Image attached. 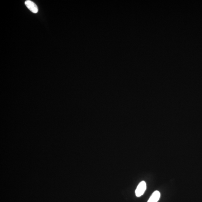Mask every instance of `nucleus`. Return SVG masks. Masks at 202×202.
<instances>
[{"label":"nucleus","instance_id":"obj_1","mask_svg":"<svg viewBox=\"0 0 202 202\" xmlns=\"http://www.w3.org/2000/svg\"><path fill=\"white\" fill-rule=\"evenodd\" d=\"M146 189V184L144 181L140 182L137 187L135 194L136 197H140L144 194Z\"/></svg>","mask_w":202,"mask_h":202},{"label":"nucleus","instance_id":"obj_2","mask_svg":"<svg viewBox=\"0 0 202 202\" xmlns=\"http://www.w3.org/2000/svg\"><path fill=\"white\" fill-rule=\"evenodd\" d=\"M25 4L27 8L31 12L36 14L38 12V8L36 5L33 1L30 0H27L25 2Z\"/></svg>","mask_w":202,"mask_h":202},{"label":"nucleus","instance_id":"obj_3","mask_svg":"<svg viewBox=\"0 0 202 202\" xmlns=\"http://www.w3.org/2000/svg\"><path fill=\"white\" fill-rule=\"evenodd\" d=\"M160 192L158 190L155 191L152 194L147 202H157L160 197Z\"/></svg>","mask_w":202,"mask_h":202}]
</instances>
